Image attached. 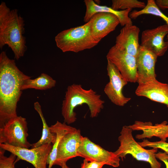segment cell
Returning a JSON list of instances; mask_svg holds the SVG:
<instances>
[{
    "label": "cell",
    "instance_id": "1",
    "mask_svg": "<svg viewBox=\"0 0 168 168\" xmlns=\"http://www.w3.org/2000/svg\"><path fill=\"white\" fill-rule=\"evenodd\" d=\"M31 77L16 66L14 60L8 57L5 51L0 54V128L17 116V106L22 93L24 81Z\"/></svg>",
    "mask_w": 168,
    "mask_h": 168
},
{
    "label": "cell",
    "instance_id": "15",
    "mask_svg": "<svg viewBox=\"0 0 168 168\" xmlns=\"http://www.w3.org/2000/svg\"><path fill=\"white\" fill-rule=\"evenodd\" d=\"M140 31L139 28L135 25L124 26L116 37L114 45L118 49L136 57L140 47L139 43Z\"/></svg>",
    "mask_w": 168,
    "mask_h": 168
},
{
    "label": "cell",
    "instance_id": "29",
    "mask_svg": "<svg viewBox=\"0 0 168 168\" xmlns=\"http://www.w3.org/2000/svg\"><path fill=\"white\" fill-rule=\"evenodd\" d=\"M61 168H70L66 165V164L63 165L61 167Z\"/></svg>",
    "mask_w": 168,
    "mask_h": 168
},
{
    "label": "cell",
    "instance_id": "20",
    "mask_svg": "<svg viewBox=\"0 0 168 168\" xmlns=\"http://www.w3.org/2000/svg\"><path fill=\"white\" fill-rule=\"evenodd\" d=\"M56 82L48 75L42 73L37 77L26 80L21 86V90L34 89L39 90H46L54 87Z\"/></svg>",
    "mask_w": 168,
    "mask_h": 168
},
{
    "label": "cell",
    "instance_id": "25",
    "mask_svg": "<svg viewBox=\"0 0 168 168\" xmlns=\"http://www.w3.org/2000/svg\"><path fill=\"white\" fill-rule=\"evenodd\" d=\"M143 147H149L156 149H160L168 154V143L165 141H160L151 142L145 139H143L141 142H138Z\"/></svg>",
    "mask_w": 168,
    "mask_h": 168
},
{
    "label": "cell",
    "instance_id": "11",
    "mask_svg": "<svg viewBox=\"0 0 168 168\" xmlns=\"http://www.w3.org/2000/svg\"><path fill=\"white\" fill-rule=\"evenodd\" d=\"M168 34V26L166 24L145 30L141 35L140 46L158 57L162 56L168 49V41L164 40Z\"/></svg>",
    "mask_w": 168,
    "mask_h": 168
},
{
    "label": "cell",
    "instance_id": "28",
    "mask_svg": "<svg viewBox=\"0 0 168 168\" xmlns=\"http://www.w3.org/2000/svg\"><path fill=\"white\" fill-rule=\"evenodd\" d=\"M155 2L160 9L162 10L168 9V0H156Z\"/></svg>",
    "mask_w": 168,
    "mask_h": 168
},
{
    "label": "cell",
    "instance_id": "21",
    "mask_svg": "<svg viewBox=\"0 0 168 168\" xmlns=\"http://www.w3.org/2000/svg\"><path fill=\"white\" fill-rule=\"evenodd\" d=\"M34 106L35 109L38 112L41 119L43 128L42 136L40 138L37 142L32 144L31 148L36 147L46 143L51 144L53 145L55 141L56 135L55 133L51 132L49 127L47 125L39 103L38 102H35Z\"/></svg>",
    "mask_w": 168,
    "mask_h": 168
},
{
    "label": "cell",
    "instance_id": "10",
    "mask_svg": "<svg viewBox=\"0 0 168 168\" xmlns=\"http://www.w3.org/2000/svg\"><path fill=\"white\" fill-rule=\"evenodd\" d=\"M106 57L107 60L116 66L128 82H137L136 57L118 49L114 45L109 49Z\"/></svg>",
    "mask_w": 168,
    "mask_h": 168
},
{
    "label": "cell",
    "instance_id": "16",
    "mask_svg": "<svg viewBox=\"0 0 168 168\" xmlns=\"http://www.w3.org/2000/svg\"><path fill=\"white\" fill-rule=\"evenodd\" d=\"M138 96L146 97L150 100L165 104L168 108V84L156 79L138 84L136 91Z\"/></svg>",
    "mask_w": 168,
    "mask_h": 168
},
{
    "label": "cell",
    "instance_id": "12",
    "mask_svg": "<svg viewBox=\"0 0 168 168\" xmlns=\"http://www.w3.org/2000/svg\"><path fill=\"white\" fill-rule=\"evenodd\" d=\"M83 137L80 130L77 129L65 134L58 145L54 165L61 167L69 160L78 156V148Z\"/></svg>",
    "mask_w": 168,
    "mask_h": 168
},
{
    "label": "cell",
    "instance_id": "13",
    "mask_svg": "<svg viewBox=\"0 0 168 168\" xmlns=\"http://www.w3.org/2000/svg\"><path fill=\"white\" fill-rule=\"evenodd\" d=\"M157 57L154 53L140 46L136 57L138 84L156 79L155 66Z\"/></svg>",
    "mask_w": 168,
    "mask_h": 168
},
{
    "label": "cell",
    "instance_id": "23",
    "mask_svg": "<svg viewBox=\"0 0 168 168\" xmlns=\"http://www.w3.org/2000/svg\"><path fill=\"white\" fill-rule=\"evenodd\" d=\"M111 7L114 10H125L133 8H143L145 3L137 0H113Z\"/></svg>",
    "mask_w": 168,
    "mask_h": 168
},
{
    "label": "cell",
    "instance_id": "30",
    "mask_svg": "<svg viewBox=\"0 0 168 168\" xmlns=\"http://www.w3.org/2000/svg\"><path fill=\"white\" fill-rule=\"evenodd\" d=\"M167 39L168 40V34L167 35Z\"/></svg>",
    "mask_w": 168,
    "mask_h": 168
},
{
    "label": "cell",
    "instance_id": "27",
    "mask_svg": "<svg viewBox=\"0 0 168 168\" xmlns=\"http://www.w3.org/2000/svg\"><path fill=\"white\" fill-rule=\"evenodd\" d=\"M156 158L163 162L166 166V168H168V154L165 152H159L155 154Z\"/></svg>",
    "mask_w": 168,
    "mask_h": 168
},
{
    "label": "cell",
    "instance_id": "7",
    "mask_svg": "<svg viewBox=\"0 0 168 168\" xmlns=\"http://www.w3.org/2000/svg\"><path fill=\"white\" fill-rule=\"evenodd\" d=\"M52 146V144L46 143L30 149L0 144V148L16 155L18 161L21 160L31 164L35 168H47L48 157Z\"/></svg>",
    "mask_w": 168,
    "mask_h": 168
},
{
    "label": "cell",
    "instance_id": "6",
    "mask_svg": "<svg viewBox=\"0 0 168 168\" xmlns=\"http://www.w3.org/2000/svg\"><path fill=\"white\" fill-rule=\"evenodd\" d=\"M28 130L26 118L18 116L12 118L0 128V144L29 148L32 144L27 140Z\"/></svg>",
    "mask_w": 168,
    "mask_h": 168
},
{
    "label": "cell",
    "instance_id": "22",
    "mask_svg": "<svg viewBox=\"0 0 168 168\" xmlns=\"http://www.w3.org/2000/svg\"><path fill=\"white\" fill-rule=\"evenodd\" d=\"M151 14L159 16L162 18L168 26V17L166 16L156 4L155 1L148 0L144 8L139 11H131L129 15L131 19H135L143 14Z\"/></svg>",
    "mask_w": 168,
    "mask_h": 168
},
{
    "label": "cell",
    "instance_id": "3",
    "mask_svg": "<svg viewBox=\"0 0 168 168\" xmlns=\"http://www.w3.org/2000/svg\"><path fill=\"white\" fill-rule=\"evenodd\" d=\"M104 103L100 95L91 88L85 89L81 85L75 83L69 85L62 104L61 113L64 122L69 124L76 121V114L74 110L78 105L86 104L90 110V117L93 118L98 116Z\"/></svg>",
    "mask_w": 168,
    "mask_h": 168
},
{
    "label": "cell",
    "instance_id": "9",
    "mask_svg": "<svg viewBox=\"0 0 168 168\" xmlns=\"http://www.w3.org/2000/svg\"><path fill=\"white\" fill-rule=\"evenodd\" d=\"M78 156L88 161L104 162L113 167L119 166L120 158L114 152H109L91 141L87 137H83L78 149Z\"/></svg>",
    "mask_w": 168,
    "mask_h": 168
},
{
    "label": "cell",
    "instance_id": "8",
    "mask_svg": "<svg viewBox=\"0 0 168 168\" xmlns=\"http://www.w3.org/2000/svg\"><path fill=\"white\" fill-rule=\"evenodd\" d=\"M107 61V70L109 81L105 86L104 92L112 103L123 106L131 99L125 96L122 92L123 87L128 82L116 66L109 60Z\"/></svg>",
    "mask_w": 168,
    "mask_h": 168
},
{
    "label": "cell",
    "instance_id": "24",
    "mask_svg": "<svg viewBox=\"0 0 168 168\" xmlns=\"http://www.w3.org/2000/svg\"><path fill=\"white\" fill-rule=\"evenodd\" d=\"M5 150L0 149V168H15V165L18 161L15 155L11 153L9 156L5 155Z\"/></svg>",
    "mask_w": 168,
    "mask_h": 168
},
{
    "label": "cell",
    "instance_id": "17",
    "mask_svg": "<svg viewBox=\"0 0 168 168\" xmlns=\"http://www.w3.org/2000/svg\"><path fill=\"white\" fill-rule=\"evenodd\" d=\"M167 122L164 121L161 124L153 125L150 122L136 121L132 125L128 126L133 131H142V133L138 134L135 138L138 139L151 138L153 137L159 138L163 141H166L168 138Z\"/></svg>",
    "mask_w": 168,
    "mask_h": 168
},
{
    "label": "cell",
    "instance_id": "2",
    "mask_svg": "<svg viewBox=\"0 0 168 168\" xmlns=\"http://www.w3.org/2000/svg\"><path fill=\"white\" fill-rule=\"evenodd\" d=\"M25 21L16 9L11 10L6 3L0 5V48L7 45L13 52L15 58L23 57L26 45Z\"/></svg>",
    "mask_w": 168,
    "mask_h": 168
},
{
    "label": "cell",
    "instance_id": "5",
    "mask_svg": "<svg viewBox=\"0 0 168 168\" xmlns=\"http://www.w3.org/2000/svg\"><path fill=\"white\" fill-rule=\"evenodd\" d=\"M133 130L128 126L123 127L118 137L120 146L114 153L122 160L129 154L136 160L148 162L151 168H161V164L157 160L155 154L158 149H146L134 138Z\"/></svg>",
    "mask_w": 168,
    "mask_h": 168
},
{
    "label": "cell",
    "instance_id": "26",
    "mask_svg": "<svg viewBox=\"0 0 168 168\" xmlns=\"http://www.w3.org/2000/svg\"><path fill=\"white\" fill-rule=\"evenodd\" d=\"M105 165L103 162L95 161H89L84 159L81 164V168H102Z\"/></svg>",
    "mask_w": 168,
    "mask_h": 168
},
{
    "label": "cell",
    "instance_id": "18",
    "mask_svg": "<svg viewBox=\"0 0 168 168\" xmlns=\"http://www.w3.org/2000/svg\"><path fill=\"white\" fill-rule=\"evenodd\" d=\"M84 2L86 6V10L84 17V21L86 23L88 22L92 16L96 13L108 12L116 16L122 26H124L127 25H133L132 19L129 16L132 9L117 11L114 10L111 7L97 4L92 0H85Z\"/></svg>",
    "mask_w": 168,
    "mask_h": 168
},
{
    "label": "cell",
    "instance_id": "19",
    "mask_svg": "<svg viewBox=\"0 0 168 168\" xmlns=\"http://www.w3.org/2000/svg\"><path fill=\"white\" fill-rule=\"evenodd\" d=\"M50 130L56 136L55 141L53 145L52 150L49 154L47 161L48 168H52L54 165L57 156V148L61 138L66 133L76 130L75 128L66 124L65 122L62 123L58 121L54 125L49 127Z\"/></svg>",
    "mask_w": 168,
    "mask_h": 168
},
{
    "label": "cell",
    "instance_id": "4",
    "mask_svg": "<svg viewBox=\"0 0 168 168\" xmlns=\"http://www.w3.org/2000/svg\"><path fill=\"white\" fill-rule=\"evenodd\" d=\"M90 20L85 24L67 29L55 37L57 47L63 52L75 53L91 49L98 43L90 31Z\"/></svg>",
    "mask_w": 168,
    "mask_h": 168
},
{
    "label": "cell",
    "instance_id": "14",
    "mask_svg": "<svg viewBox=\"0 0 168 168\" xmlns=\"http://www.w3.org/2000/svg\"><path fill=\"white\" fill-rule=\"evenodd\" d=\"M90 20L91 34L99 43L103 38L114 30L120 24L116 16L108 12L96 13Z\"/></svg>",
    "mask_w": 168,
    "mask_h": 168
}]
</instances>
